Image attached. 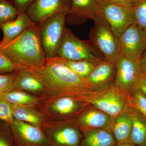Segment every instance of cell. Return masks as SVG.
I'll return each mask as SVG.
<instances>
[{"mask_svg":"<svg viewBox=\"0 0 146 146\" xmlns=\"http://www.w3.org/2000/svg\"><path fill=\"white\" fill-rule=\"evenodd\" d=\"M26 69L44 84L46 91L45 97L68 96L86 101L96 93L94 86L87 80L77 74L56 58L47 59L41 68Z\"/></svg>","mask_w":146,"mask_h":146,"instance_id":"1","label":"cell"},{"mask_svg":"<svg viewBox=\"0 0 146 146\" xmlns=\"http://www.w3.org/2000/svg\"><path fill=\"white\" fill-rule=\"evenodd\" d=\"M0 52L16 65L25 68H41L47 60L38 27L34 24L1 48Z\"/></svg>","mask_w":146,"mask_h":146,"instance_id":"2","label":"cell"},{"mask_svg":"<svg viewBox=\"0 0 146 146\" xmlns=\"http://www.w3.org/2000/svg\"><path fill=\"white\" fill-rule=\"evenodd\" d=\"M56 57L74 61L89 60L96 63L104 59L90 40L80 39L66 27L58 47Z\"/></svg>","mask_w":146,"mask_h":146,"instance_id":"3","label":"cell"},{"mask_svg":"<svg viewBox=\"0 0 146 146\" xmlns=\"http://www.w3.org/2000/svg\"><path fill=\"white\" fill-rule=\"evenodd\" d=\"M91 105L85 100L72 96H47L37 108L50 119L68 121Z\"/></svg>","mask_w":146,"mask_h":146,"instance_id":"4","label":"cell"},{"mask_svg":"<svg viewBox=\"0 0 146 146\" xmlns=\"http://www.w3.org/2000/svg\"><path fill=\"white\" fill-rule=\"evenodd\" d=\"M94 21L89 40L102 54L105 60L116 64L122 56L119 37L100 16H98Z\"/></svg>","mask_w":146,"mask_h":146,"instance_id":"5","label":"cell"},{"mask_svg":"<svg viewBox=\"0 0 146 146\" xmlns=\"http://www.w3.org/2000/svg\"><path fill=\"white\" fill-rule=\"evenodd\" d=\"M49 146H80L83 134L80 129L70 121L49 119L42 125Z\"/></svg>","mask_w":146,"mask_h":146,"instance_id":"6","label":"cell"},{"mask_svg":"<svg viewBox=\"0 0 146 146\" xmlns=\"http://www.w3.org/2000/svg\"><path fill=\"white\" fill-rule=\"evenodd\" d=\"M67 15L62 12L54 13L37 26L41 44L47 59L56 57L57 48L66 28Z\"/></svg>","mask_w":146,"mask_h":146,"instance_id":"7","label":"cell"},{"mask_svg":"<svg viewBox=\"0 0 146 146\" xmlns=\"http://www.w3.org/2000/svg\"><path fill=\"white\" fill-rule=\"evenodd\" d=\"M86 101L114 119L129 106L128 97L116 89L113 83L96 91Z\"/></svg>","mask_w":146,"mask_h":146,"instance_id":"8","label":"cell"},{"mask_svg":"<svg viewBox=\"0 0 146 146\" xmlns=\"http://www.w3.org/2000/svg\"><path fill=\"white\" fill-rule=\"evenodd\" d=\"M98 16L104 20L118 37L129 27L135 23L133 8L111 2L109 0H98Z\"/></svg>","mask_w":146,"mask_h":146,"instance_id":"9","label":"cell"},{"mask_svg":"<svg viewBox=\"0 0 146 146\" xmlns=\"http://www.w3.org/2000/svg\"><path fill=\"white\" fill-rule=\"evenodd\" d=\"M116 72L113 84L128 97L140 89L143 78L137 63L122 56L116 63Z\"/></svg>","mask_w":146,"mask_h":146,"instance_id":"10","label":"cell"},{"mask_svg":"<svg viewBox=\"0 0 146 146\" xmlns=\"http://www.w3.org/2000/svg\"><path fill=\"white\" fill-rule=\"evenodd\" d=\"M122 56L137 63L146 50V32L136 23L129 27L119 37Z\"/></svg>","mask_w":146,"mask_h":146,"instance_id":"11","label":"cell"},{"mask_svg":"<svg viewBox=\"0 0 146 146\" xmlns=\"http://www.w3.org/2000/svg\"><path fill=\"white\" fill-rule=\"evenodd\" d=\"M10 125L15 146H49L41 128L14 118Z\"/></svg>","mask_w":146,"mask_h":146,"instance_id":"12","label":"cell"},{"mask_svg":"<svg viewBox=\"0 0 146 146\" xmlns=\"http://www.w3.org/2000/svg\"><path fill=\"white\" fill-rule=\"evenodd\" d=\"M72 0H35L27 13L33 23L38 26L47 18L58 12L68 14Z\"/></svg>","mask_w":146,"mask_h":146,"instance_id":"13","label":"cell"},{"mask_svg":"<svg viewBox=\"0 0 146 146\" xmlns=\"http://www.w3.org/2000/svg\"><path fill=\"white\" fill-rule=\"evenodd\" d=\"M114 119L105 112L90 105L72 119L68 120L80 129L102 128L112 132Z\"/></svg>","mask_w":146,"mask_h":146,"instance_id":"14","label":"cell"},{"mask_svg":"<svg viewBox=\"0 0 146 146\" xmlns=\"http://www.w3.org/2000/svg\"><path fill=\"white\" fill-rule=\"evenodd\" d=\"M98 0H72L70 12L66 17L65 23L78 25L89 19L94 20L98 16Z\"/></svg>","mask_w":146,"mask_h":146,"instance_id":"15","label":"cell"},{"mask_svg":"<svg viewBox=\"0 0 146 146\" xmlns=\"http://www.w3.org/2000/svg\"><path fill=\"white\" fill-rule=\"evenodd\" d=\"M116 72V64L104 59L98 63L87 80L97 91L113 83Z\"/></svg>","mask_w":146,"mask_h":146,"instance_id":"16","label":"cell"},{"mask_svg":"<svg viewBox=\"0 0 146 146\" xmlns=\"http://www.w3.org/2000/svg\"><path fill=\"white\" fill-rule=\"evenodd\" d=\"M14 90L25 91L42 99L46 95L43 84L26 68L17 72L14 79Z\"/></svg>","mask_w":146,"mask_h":146,"instance_id":"17","label":"cell"},{"mask_svg":"<svg viewBox=\"0 0 146 146\" xmlns=\"http://www.w3.org/2000/svg\"><path fill=\"white\" fill-rule=\"evenodd\" d=\"M133 123L131 107L129 105L127 109L115 117L113 121L112 133L117 144L131 143Z\"/></svg>","mask_w":146,"mask_h":146,"instance_id":"18","label":"cell"},{"mask_svg":"<svg viewBox=\"0 0 146 146\" xmlns=\"http://www.w3.org/2000/svg\"><path fill=\"white\" fill-rule=\"evenodd\" d=\"M83 138L80 146H117L113 133L102 128L81 129Z\"/></svg>","mask_w":146,"mask_h":146,"instance_id":"19","label":"cell"},{"mask_svg":"<svg viewBox=\"0 0 146 146\" xmlns=\"http://www.w3.org/2000/svg\"><path fill=\"white\" fill-rule=\"evenodd\" d=\"M33 25L26 13H19L15 20L5 24L1 28L3 36L0 42V49Z\"/></svg>","mask_w":146,"mask_h":146,"instance_id":"20","label":"cell"},{"mask_svg":"<svg viewBox=\"0 0 146 146\" xmlns=\"http://www.w3.org/2000/svg\"><path fill=\"white\" fill-rule=\"evenodd\" d=\"M12 115L16 119L41 128L43 124L50 119L37 107L11 106Z\"/></svg>","mask_w":146,"mask_h":146,"instance_id":"21","label":"cell"},{"mask_svg":"<svg viewBox=\"0 0 146 146\" xmlns=\"http://www.w3.org/2000/svg\"><path fill=\"white\" fill-rule=\"evenodd\" d=\"M0 98L8 102L11 106H21L37 107L42 98L19 90H13L0 94Z\"/></svg>","mask_w":146,"mask_h":146,"instance_id":"22","label":"cell"},{"mask_svg":"<svg viewBox=\"0 0 146 146\" xmlns=\"http://www.w3.org/2000/svg\"><path fill=\"white\" fill-rule=\"evenodd\" d=\"M131 110L133 119L131 137V143L138 146H146L145 117L141 112L132 107Z\"/></svg>","mask_w":146,"mask_h":146,"instance_id":"23","label":"cell"},{"mask_svg":"<svg viewBox=\"0 0 146 146\" xmlns=\"http://www.w3.org/2000/svg\"><path fill=\"white\" fill-rule=\"evenodd\" d=\"M55 58L58 61L67 66L71 70L86 80L98 64L89 60L74 61Z\"/></svg>","mask_w":146,"mask_h":146,"instance_id":"24","label":"cell"},{"mask_svg":"<svg viewBox=\"0 0 146 146\" xmlns=\"http://www.w3.org/2000/svg\"><path fill=\"white\" fill-rule=\"evenodd\" d=\"M19 13L11 1L0 0V29L5 24L15 20Z\"/></svg>","mask_w":146,"mask_h":146,"instance_id":"25","label":"cell"},{"mask_svg":"<svg viewBox=\"0 0 146 146\" xmlns=\"http://www.w3.org/2000/svg\"><path fill=\"white\" fill-rule=\"evenodd\" d=\"M133 10L135 23L146 32V0H140Z\"/></svg>","mask_w":146,"mask_h":146,"instance_id":"26","label":"cell"},{"mask_svg":"<svg viewBox=\"0 0 146 146\" xmlns=\"http://www.w3.org/2000/svg\"><path fill=\"white\" fill-rule=\"evenodd\" d=\"M128 105L142 114L146 113V96L141 89L128 97Z\"/></svg>","mask_w":146,"mask_h":146,"instance_id":"27","label":"cell"},{"mask_svg":"<svg viewBox=\"0 0 146 146\" xmlns=\"http://www.w3.org/2000/svg\"><path fill=\"white\" fill-rule=\"evenodd\" d=\"M0 146H15L10 124L1 120Z\"/></svg>","mask_w":146,"mask_h":146,"instance_id":"28","label":"cell"},{"mask_svg":"<svg viewBox=\"0 0 146 146\" xmlns=\"http://www.w3.org/2000/svg\"><path fill=\"white\" fill-rule=\"evenodd\" d=\"M17 72L0 75V94L14 90V79Z\"/></svg>","mask_w":146,"mask_h":146,"instance_id":"29","label":"cell"},{"mask_svg":"<svg viewBox=\"0 0 146 146\" xmlns=\"http://www.w3.org/2000/svg\"><path fill=\"white\" fill-rule=\"evenodd\" d=\"M26 69L18 66L0 52V72L5 73L17 72Z\"/></svg>","mask_w":146,"mask_h":146,"instance_id":"30","label":"cell"},{"mask_svg":"<svg viewBox=\"0 0 146 146\" xmlns=\"http://www.w3.org/2000/svg\"><path fill=\"white\" fill-rule=\"evenodd\" d=\"M13 119L11 105L3 99L0 98V120L10 124Z\"/></svg>","mask_w":146,"mask_h":146,"instance_id":"31","label":"cell"},{"mask_svg":"<svg viewBox=\"0 0 146 146\" xmlns=\"http://www.w3.org/2000/svg\"><path fill=\"white\" fill-rule=\"evenodd\" d=\"M35 0H11L15 8L19 13H27L28 9L32 4Z\"/></svg>","mask_w":146,"mask_h":146,"instance_id":"32","label":"cell"},{"mask_svg":"<svg viewBox=\"0 0 146 146\" xmlns=\"http://www.w3.org/2000/svg\"><path fill=\"white\" fill-rule=\"evenodd\" d=\"M137 65L143 77L146 78V50L138 60Z\"/></svg>","mask_w":146,"mask_h":146,"instance_id":"33","label":"cell"},{"mask_svg":"<svg viewBox=\"0 0 146 146\" xmlns=\"http://www.w3.org/2000/svg\"><path fill=\"white\" fill-rule=\"evenodd\" d=\"M111 2L129 8H133V4L131 0H109Z\"/></svg>","mask_w":146,"mask_h":146,"instance_id":"34","label":"cell"},{"mask_svg":"<svg viewBox=\"0 0 146 146\" xmlns=\"http://www.w3.org/2000/svg\"><path fill=\"white\" fill-rule=\"evenodd\" d=\"M140 89L146 96V78L143 77L141 79Z\"/></svg>","mask_w":146,"mask_h":146,"instance_id":"35","label":"cell"},{"mask_svg":"<svg viewBox=\"0 0 146 146\" xmlns=\"http://www.w3.org/2000/svg\"><path fill=\"white\" fill-rule=\"evenodd\" d=\"M117 146H138L131 143H124L117 144Z\"/></svg>","mask_w":146,"mask_h":146,"instance_id":"36","label":"cell"},{"mask_svg":"<svg viewBox=\"0 0 146 146\" xmlns=\"http://www.w3.org/2000/svg\"><path fill=\"white\" fill-rule=\"evenodd\" d=\"M131 1H132V3H133V6H134L136 3H137L140 0H131Z\"/></svg>","mask_w":146,"mask_h":146,"instance_id":"37","label":"cell"},{"mask_svg":"<svg viewBox=\"0 0 146 146\" xmlns=\"http://www.w3.org/2000/svg\"><path fill=\"white\" fill-rule=\"evenodd\" d=\"M6 74V73L3 72H0V75L1 74Z\"/></svg>","mask_w":146,"mask_h":146,"instance_id":"38","label":"cell"},{"mask_svg":"<svg viewBox=\"0 0 146 146\" xmlns=\"http://www.w3.org/2000/svg\"><path fill=\"white\" fill-rule=\"evenodd\" d=\"M143 115L145 116V117L146 119V113L145 114H143Z\"/></svg>","mask_w":146,"mask_h":146,"instance_id":"39","label":"cell"}]
</instances>
